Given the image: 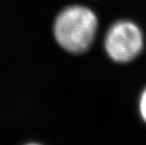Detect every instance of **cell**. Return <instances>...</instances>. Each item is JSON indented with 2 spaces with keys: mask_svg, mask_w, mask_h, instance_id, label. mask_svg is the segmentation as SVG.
I'll return each mask as SVG.
<instances>
[{
  "mask_svg": "<svg viewBox=\"0 0 146 145\" xmlns=\"http://www.w3.org/2000/svg\"><path fill=\"white\" fill-rule=\"evenodd\" d=\"M98 19L90 8L74 5L64 8L54 24V34L58 44L73 54L88 52L95 40Z\"/></svg>",
  "mask_w": 146,
  "mask_h": 145,
  "instance_id": "1",
  "label": "cell"
},
{
  "mask_svg": "<svg viewBox=\"0 0 146 145\" xmlns=\"http://www.w3.org/2000/svg\"><path fill=\"white\" fill-rule=\"evenodd\" d=\"M143 35L139 26L130 20L115 22L104 38L108 56L116 63H128L135 60L143 51Z\"/></svg>",
  "mask_w": 146,
  "mask_h": 145,
  "instance_id": "2",
  "label": "cell"
},
{
  "mask_svg": "<svg viewBox=\"0 0 146 145\" xmlns=\"http://www.w3.org/2000/svg\"><path fill=\"white\" fill-rule=\"evenodd\" d=\"M138 107H139V112L142 119L146 123V87L141 94Z\"/></svg>",
  "mask_w": 146,
  "mask_h": 145,
  "instance_id": "3",
  "label": "cell"
},
{
  "mask_svg": "<svg viewBox=\"0 0 146 145\" xmlns=\"http://www.w3.org/2000/svg\"><path fill=\"white\" fill-rule=\"evenodd\" d=\"M28 145H38V144H34V143H32V144H28Z\"/></svg>",
  "mask_w": 146,
  "mask_h": 145,
  "instance_id": "4",
  "label": "cell"
}]
</instances>
